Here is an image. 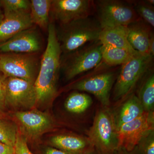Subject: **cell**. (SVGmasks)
I'll use <instances>...</instances> for the list:
<instances>
[{
	"label": "cell",
	"instance_id": "obj_1",
	"mask_svg": "<svg viewBox=\"0 0 154 154\" xmlns=\"http://www.w3.org/2000/svg\"><path fill=\"white\" fill-rule=\"evenodd\" d=\"M48 31L47 47L42 56L34 84L37 102H46L56 95L57 84L61 68V51L56 29L53 23L49 24Z\"/></svg>",
	"mask_w": 154,
	"mask_h": 154
},
{
	"label": "cell",
	"instance_id": "obj_26",
	"mask_svg": "<svg viewBox=\"0 0 154 154\" xmlns=\"http://www.w3.org/2000/svg\"><path fill=\"white\" fill-rule=\"evenodd\" d=\"M137 147L140 154H154V130L144 137Z\"/></svg>",
	"mask_w": 154,
	"mask_h": 154
},
{
	"label": "cell",
	"instance_id": "obj_17",
	"mask_svg": "<svg viewBox=\"0 0 154 154\" xmlns=\"http://www.w3.org/2000/svg\"><path fill=\"white\" fill-rule=\"evenodd\" d=\"M128 35V26L106 27L102 28L99 41L102 45H108L125 50L134 54L138 53L130 44Z\"/></svg>",
	"mask_w": 154,
	"mask_h": 154
},
{
	"label": "cell",
	"instance_id": "obj_4",
	"mask_svg": "<svg viewBox=\"0 0 154 154\" xmlns=\"http://www.w3.org/2000/svg\"><path fill=\"white\" fill-rule=\"evenodd\" d=\"M152 57L138 53L122 65L114 86L115 100L125 98L131 93L137 83L148 72L152 64Z\"/></svg>",
	"mask_w": 154,
	"mask_h": 154
},
{
	"label": "cell",
	"instance_id": "obj_18",
	"mask_svg": "<svg viewBox=\"0 0 154 154\" xmlns=\"http://www.w3.org/2000/svg\"><path fill=\"white\" fill-rule=\"evenodd\" d=\"M144 112L137 96L131 95L114 112H112L116 128L139 117Z\"/></svg>",
	"mask_w": 154,
	"mask_h": 154
},
{
	"label": "cell",
	"instance_id": "obj_23",
	"mask_svg": "<svg viewBox=\"0 0 154 154\" xmlns=\"http://www.w3.org/2000/svg\"><path fill=\"white\" fill-rule=\"evenodd\" d=\"M138 16L150 27H154L153 0L134 1L131 2Z\"/></svg>",
	"mask_w": 154,
	"mask_h": 154
},
{
	"label": "cell",
	"instance_id": "obj_15",
	"mask_svg": "<svg viewBox=\"0 0 154 154\" xmlns=\"http://www.w3.org/2000/svg\"><path fill=\"white\" fill-rule=\"evenodd\" d=\"M128 39L134 49L142 55H150L149 45L153 33L151 32L150 26L140 19L128 25Z\"/></svg>",
	"mask_w": 154,
	"mask_h": 154
},
{
	"label": "cell",
	"instance_id": "obj_7",
	"mask_svg": "<svg viewBox=\"0 0 154 154\" xmlns=\"http://www.w3.org/2000/svg\"><path fill=\"white\" fill-rule=\"evenodd\" d=\"M96 3L98 21L102 28L128 26L140 20L131 4L116 0H101Z\"/></svg>",
	"mask_w": 154,
	"mask_h": 154
},
{
	"label": "cell",
	"instance_id": "obj_33",
	"mask_svg": "<svg viewBox=\"0 0 154 154\" xmlns=\"http://www.w3.org/2000/svg\"><path fill=\"white\" fill-rule=\"evenodd\" d=\"M5 15H4V12L2 5H1V1H0V24L2 22L3 20L5 19Z\"/></svg>",
	"mask_w": 154,
	"mask_h": 154
},
{
	"label": "cell",
	"instance_id": "obj_6",
	"mask_svg": "<svg viewBox=\"0 0 154 154\" xmlns=\"http://www.w3.org/2000/svg\"><path fill=\"white\" fill-rule=\"evenodd\" d=\"M40 64L33 54L0 53V72L5 77L19 78L34 84Z\"/></svg>",
	"mask_w": 154,
	"mask_h": 154
},
{
	"label": "cell",
	"instance_id": "obj_16",
	"mask_svg": "<svg viewBox=\"0 0 154 154\" xmlns=\"http://www.w3.org/2000/svg\"><path fill=\"white\" fill-rule=\"evenodd\" d=\"M52 144L68 154H85L94 149L88 138L69 135H59L51 140Z\"/></svg>",
	"mask_w": 154,
	"mask_h": 154
},
{
	"label": "cell",
	"instance_id": "obj_34",
	"mask_svg": "<svg viewBox=\"0 0 154 154\" xmlns=\"http://www.w3.org/2000/svg\"><path fill=\"white\" fill-rule=\"evenodd\" d=\"M85 154H99L98 153V152L96 151L95 149H93L92 150L86 153Z\"/></svg>",
	"mask_w": 154,
	"mask_h": 154
},
{
	"label": "cell",
	"instance_id": "obj_31",
	"mask_svg": "<svg viewBox=\"0 0 154 154\" xmlns=\"http://www.w3.org/2000/svg\"><path fill=\"white\" fill-rule=\"evenodd\" d=\"M46 154H68L65 152L58 149L49 148L48 149L46 152Z\"/></svg>",
	"mask_w": 154,
	"mask_h": 154
},
{
	"label": "cell",
	"instance_id": "obj_24",
	"mask_svg": "<svg viewBox=\"0 0 154 154\" xmlns=\"http://www.w3.org/2000/svg\"><path fill=\"white\" fill-rule=\"evenodd\" d=\"M5 17L18 13L30 12V1L28 0H0Z\"/></svg>",
	"mask_w": 154,
	"mask_h": 154
},
{
	"label": "cell",
	"instance_id": "obj_25",
	"mask_svg": "<svg viewBox=\"0 0 154 154\" xmlns=\"http://www.w3.org/2000/svg\"><path fill=\"white\" fill-rule=\"evenodd\" d=\"M18 131L14 125L0 119V141L14 148Z\"/></svg>",
	"mask_w": 154,
	"mask_h": 154
},
{
	"label": "cell",
	"instance_id": "obj_8",
	"mask_svg": "<svg viewBox=\"0 0 154 154\" xmlns=\"http://www.w3.org/2000/svg\"><path fill=\"white\" fill-rule=\"evenodd\" d=\"M154 130V111H145L139 117L117 129L118 149L132 151L144 137Z\"/></svg>",
	"mask_w": 154,
	"mask_h": 154
},
{
	"label": "cell",
	"instance_id": "obj_36",
	"mask_svg": "<svg viewBox=\"0 0 154 154\" xmlns=\"http://www.w3.org/2000/svg\"><path fill=\"white\" fill-rule=\"evenodd\" d=\"M0 116H1V115H0Z\"/></svg>",
	"mask_w": 154,
	"mask_h": 154
},
{
	"label": "cell",
	"instance_id": "obj_30",
	"mask_svg": "<svg viewBox=\"0 0 154 154\" xmlns=\"http://www.w3.org/2000/svg\"><path fill=\"white\" fill-rule=\"evenodd\" d=\"M113 154H140V153L136 147L134 149L131 151H128L124 149L118 148L116 150Z\"/></svg>",
	"mask_w": 154,
	"mask_h": 154
},
{
	"label": "cell",
	"instance_id": "obj_12",
	"mask_svg": "<svg viewBox=\"0 0 154 154\" xmlns=\"http://www.w3.org/2000/svg\"><path fill=\"white\" fill-rule=\"evenodd\" d=\"M41 42L36 29L31 27L0 43V53L33 54L41 49Z\"/></svg>",
	"mask_w": 154,
	"mask_h": 154
},
{
	"label": "cell",
	"instance_id": "obj_22",
	"mask_svg": "<svg viewBox=\"0 0 154 154\" xmlns=\"http://www.w3.org/2000/svg\"><path fill=\"white\" fill-rule=\"evenodd\" d=\"M92 103L93 100L89 95L75 92L70 94L67 98L64 106L70 113H81L86 111Z\"/></svg>",
	"mask_w": 154,
	"mask_h": 154
},
{
	"label": "cell",
	"instance_id": "obj_29",
	"mask_svg": "<svg viewBox=\"0 0 154 154\" xmlns=\"http://www.w3.org/2000/svg\"><path fill=\"white\" fill-rule=\"evenodd\" d=\"M0 154H15L14 148L0 141Z\"/></svg>",
	"mask_w": 154,
	"mask_h": 154
},
{
	"label": "cell",
	"instance_id": "obj_32",
	"mask_svg": "<svg viewBox=\"0 0 154 154\" xmlns=\"http://www.w3.org/2000/svg\"><path fill=\"white\" fill-rule=\"evenodd\" d=\"M149 48L150 54L153 57L154 54V37L153 34H152L151 37Z\"/></svg>",
	"mask_w": 154,
	"mask_h": 154
},
{
	"label": "cell",
	"instance_id": "obj_20",
	"mask_svg": "<svg viewBox=\"0 0 154 154\" xmlns=\"http://www.w3.org/2000/svg\"><path fill=\"white\" fill-rule=\"evenodd\" d=\"M102 45V60L108 65H122L136 54H133L125 50L111 45Z\"/></svg>",
	"mask_w": 154,
	"mask_h": 154
},
{
	"label": "cell",
	"instance_id": "obj_3",
	"mask_svg": "<svg viewBox=\"0 0 154 154\" xmlns=\"http://www.w3.org/2000/svg\"><path fill=\"white\" fill-rule=\"evenodd\" d=\"M88 138L99 154H113L118 147L117 128L112 111L103 107L96 112Z\"/></svg>",
	"mask_w": 154,
	"mask_h": 154
},
{
	"label": "cell",
	"instance_id": "obj_10",
	"mask_svg": "<svg viewBox=\"0 0 154 154\" xmlns=\"http://www.w3.org/2000/svg\"><path fill=\"white\" fill-rule=\"evenodd\" d=\"M93 7L90 0H53L50 12L54 19L63 25L89 17Z\"/></svg>",
	"mask_w": 154,
	"mask_h": 154
},
{
	"label": "cell",
	"instance_id": "obj_35",
	"mask_svg": "<svg viewBox=\"0 0 154 154\" xmlns=\"http://www.w3.org/2000/svg\"><path fill=\"white\" fill-rule=\"evenodd\" d=\"M2 75V73H1V72H0V75Z\"/></svg>",
	"mask_w": 154,
	"mask_h": 154
},
{
	"label": "cell",
	"instance_id": "obj_21",
	"mask_svg": "<svg viewBox=\"0 0 154 154\" xmlns=\"http://www.w3.org/2000/svg\"><path fill=\"white\" fill-rule=\"evenodd\" d=\"M146 112H153L154 75L148 73L140 88L138 97Z\"/></svg>",
	"mask_w": 154,
	"mask_h": 154
},
{
	"label": "cell",
	"instance_id": "obj_9",
	"mask_svg": "<svg viewBox=\"0 0 154 154\" xmlns=\"http://www.w3.org/2000/svg\"><path fill=\"white\" fill-rule=\"evenodd\" d=\"M6 106L17 109H30L37 103L34 83L14 77H6Z\"/></svg>",
	"mask_w": 154,
	"mask_h": 154
},
{
	"label": "cell",
	"instance_id": "obj_5",
	"mask_svg": "<svg viewBox=\"0 0 154 154\" xmlns=\"http://www.w3.org/2000/svg\"><path fill=\"white\" fill-rule=\"evenodd\" d=\"M102 45L98 40L64 55L65 58L63 61H61V67L67 79H72L97 66L102 60Z\"/></svg>",
	"mask_w": 154,
	"mask_h": 154
},
{
	"label": "cell",
	"instance_id": "obj_19",
	"mask_svg": "<svg viewBox=\"0 0 154 154\" xmlns=\"http://www.w3.org/2000/svg\"><path fill=\"white\" fill-rule=\"evenodd\" d=\"M51 0H32L30 1V18L33 24L40 28L48 29L49 25V13Z\"/></svg>",
	"mask_w": 154,
	"mask_h": 154
},
{
	"label": "cell",
	"instance_id": "obj_28",
	"mask_svg": "<svg viewBox=\"0 0 154 154\" xmlns=\"http://www.w3.org/2000/svg\"><path fill=\"white\" fill-rule=\"evenodd\" d=\"M5 79L3 75H0V112L5 108Z\"/></svg>",
	"mask_w": 154,
	"mask_h": 154
},
{
	"label": "cell",
	"instance_id": "obj_13",
	"mask_svg": "<svg viewBox=\"0 0 154 154\" xmlns=\"http://www.w3.org/2000/svg\"><path fill=\"white\" fill-rule=\"evenodd\" d=\"M14 116L30 137H38L50 128L53 124L49 116L37 110L17 111Z\"/></svg>",
	"mask_w": 154,
	"mask_h": 154
},
{
	"label": "cell",
	"instance_id": "obj_2",
	"mask_svg": "<svg viewBox=\"0 0 154 154\" xmlns=\"http://www.w3.org/2000/svg\"><path fill=\"white\" fill-rule=\"evenodd\" d=\"M102 29L97 20L89 17L61 25L56 33L61 54H68L98 41Z\"/></svg>",
	"mask_w": 154,
	"mask_h": 154
},
{
	"label": "cell",
	"instance_id": "obj_14",
	"mask_svg": "<svg viewBox=\"0 0 154 154\" xmlns=\"http://www.w3.org/2000/svg\"><path fill=\"white\" fill-rule=\"evenodd\" d=\"M33 24L30 12L9 15L0 24V43L8 40L16 34L32 27Z\"/></svg>",
	"mask_w": 154,
	"mask_h": 154
},
{
	"label": "cell",
	"instance_id": "obj_27",
	"mask_svg": "<svg viewBox=\"0 0 154 154\" xmlns=\"http://www.w3.org/2000/svg\"><path fill=\"white\" fill-rule=\"evenodd\" d=\"M14 150L15 154H33L28 148L25 137L18 132Z\"/></svg>",
	"mask_w": 154,
	"mask_h": 154
},
{
	"label": "cell",
	"instance_id": "obj_11",
	"mask_svg": "<svg viewBox=\"0 0 154 154\" xmlns=\"http://www.w3.org/2000/svg\"><path fill=\"white\" fill-rule=\"evenodd\" d=\"M114 81V74L106 72L80 80L73 84L71 88L93 94L103 107H107L110 105V91Z\"/></svg>",
	"mask_w": 154,
	"mask_h": 154
}]
</instances>
